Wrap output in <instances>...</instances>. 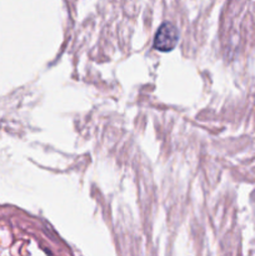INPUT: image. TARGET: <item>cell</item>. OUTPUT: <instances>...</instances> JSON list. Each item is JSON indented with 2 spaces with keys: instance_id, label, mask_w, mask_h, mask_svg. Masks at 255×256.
I'll return each mask as SVG.
<instances>
[{
  "instance_id": "obj_1",
  "label": "cell",
  "mask_w": 255,
  "mask_h": 256,
  "mask_svg": "<svg viewBox=\"0 0 255 256\" xmlns=\"http://www.w3.org/2000/svg\"><path fill=\"white\" fill-rule=\"evenodd\" d=\"M179 42V32L172 22H162L154 38V48L159 52H172Z\"/></svg>"
}]
</instances>
